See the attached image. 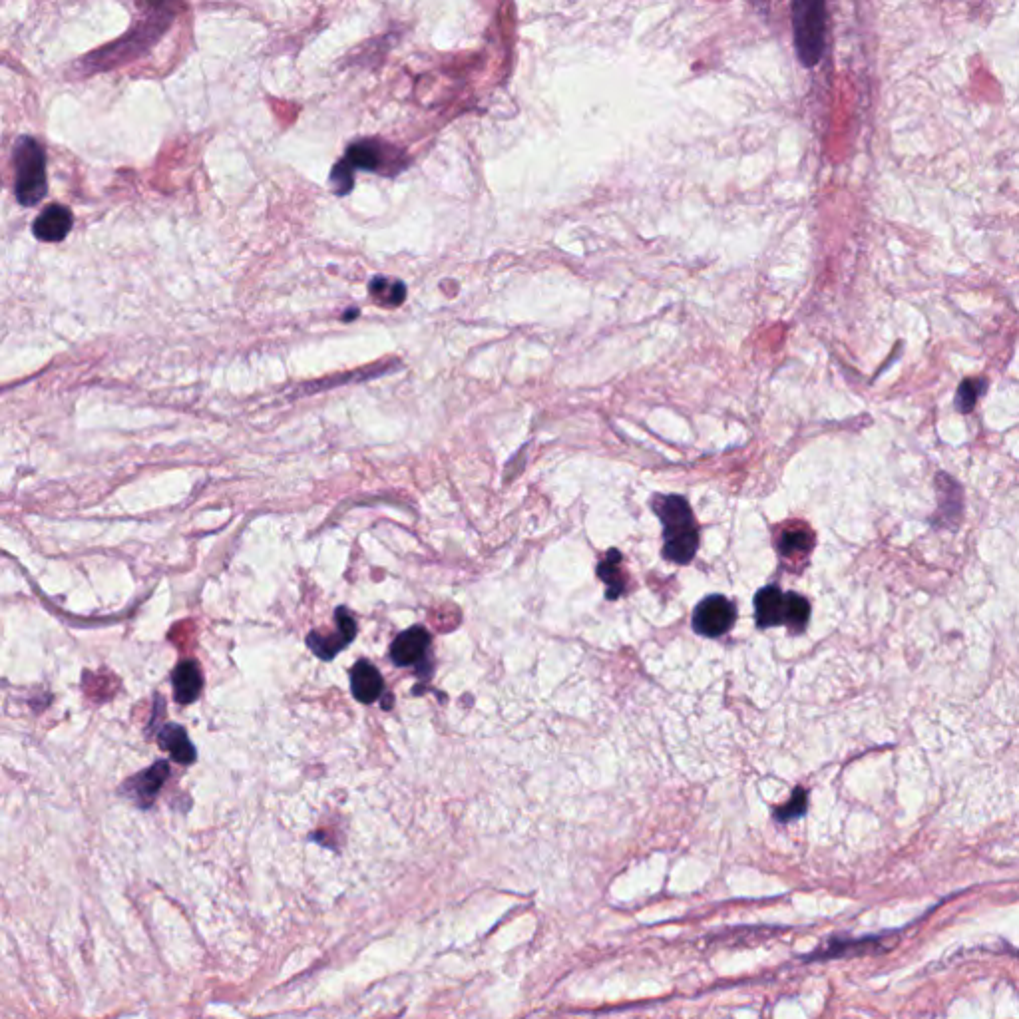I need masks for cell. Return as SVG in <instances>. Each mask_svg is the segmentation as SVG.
Segmentation results:
<instances>
[{
  "instance_id": "52a82bcc",
  "label": "cell",
  "mask_w": 1019,
  "mask_h": 1019,
  "mask_svg": "<svg viewBox=\"0 0 1019 1019\" xmlns=\"http://www.w3.org/2000/svg\"><path fill=\"white\" fill-rule=\"evenodd\" d=\"M428 645H430L428 631L424 627L416 625V627H410L407 631H403L395 639V643L391 647V657L399 667H408V665L418 663L426 655Z\"/></svg>"
},
{
  "instance_id": "4fadbf2b",
  "label": "cell",
  "mask_w": 1019,
  "mask_h": 1019,
  "mask_svg": "<svg viewBox=\"0 0 1019 1019\" xmlns=\"http://www.w3.org/2000/svg\"><path fill=\"white\" fill-rule=\"evenodd\" d=\"M158 739H160V745H162L166 751H170V753H172V757H174L178 763H182V765H190V763H194V759H196V749H194V745L190 743L188 733H186L182 727H178V725H168V727H164V729L160 731V737H158Z\"/></svg>"
},
{
  "instance_id": "7c38bea8",
  "label": "cell",
  "mask_w": 1019,
  "mask_h": 1019,
  "mask_svg": "<svg viewBox=\"0 0 1019 1019\" xmlns=\"http://www.w3.org/2000/svg\"><path fill=\"white\" fill-rule=\"evenodd\" d=\"M353 170H367L377 172L383 164V148L371 140H361L349 146L345 158H343Z\"/></svg>"
},
{
  "instance_id": "8992f818",
  "label": "cell",
  "mask_w": 1019,
  "mask_h": 1019,
  "mask_svg": "<svg viewBox=\"0 0 1019 1019\" xmlns=\"http://www.w3.org/2000/svg\"><path fill=\"white\" fill-rule=\"evenodd\" d=\"M72 223H74L72 211L66 205L54 204L46 207L36 217L32 231H34L36 239H40V241L58 243L70 233Z\"/></svg>"
},
{
  "instance_id": "6da1fadb",
  "label": "cell",
  "mask_w": 1019,
  "mask_h": 1019,
  "mask_svg": "<svg viewBox=\"0 0 1019 1019\" xmlns=\"http://www.w3.org/2000/svg\"><path fill=\"white\" fill-rule=\"evenodd\" d=\"M653 510L663 524V556L675 564H689L699 548V530L691 506L681 496H657Z\"/></svg>"
},
{
  "instance_id": "d6986e66",
  "label": "cell",
  "mask_w": 1019,
  "mask_h": 1019,
  "mask_svg": "<svg viewBox=\"0 0 1019 1019\" xmlns=\"http://www.w3.org/2000/svg\"><path fill=\"white\" fill-rule=\"evenodd\" d=\"M353 184H355L353 168H351L345 160H341V162L333 168V172H331V186H333L335 194H339V196L349 194V192L353 190Z\"/></svg>"
},
{
  "instance_id": "7a4b0ae2",
  "label": "cell",
  "mask_w": 1019,
  "mask_h": 1019,
  "mask_svg": "<svg viewBox=\"0 0 1019 1019\" xmlns=\"http://www.w3.org/2000/svg\"><path fill=\"white\" fill-rule=\"evenodd\" d=\"M12 164L16 174L14 196L18 204L24 207L40 204L48 192L46 154L42 146L30 136L18 138L12 150Z\"/></svg>"
},
{
  "instance_id": "ffe728a7",
  "label": "cell",
  "mask_w": 1019,
  "mask_h": 1019,
  "mask_svg": "<svg viewBox=\"0 0 1019 1019\" xmlns=\"http://www.w3.org/2000/svg\"><path fill=\"white\" fill-rule=\"evenodd\" d=\"M805 811H807V793L803 789H797L791 803L777 809L775 816L779 822H789V820H795V818L805 815Z\"/></svg>"
},
{
  "instance_id": "e0dca14e",
  "label": "cell",
  "mask_w": 1019,
  "mask_h": 1019,
  "mask_svg": "<svg viewBox=\"0 0 1019 1019\" xmlns=\"http://www.w3.org/2000/svg\"><path fill=\"white\" fill-rule=\"evenodd\" d=\"M619 562H621L619 552H617V550H612V552L608 554V560H606V562H602V566L598 568L600 578H602V580L610 586V592H608V598H610V600H617V596L625 590V586H623L621 578L617 576V572H619Z\"/></svg>"
},
{
  "instance_id": "8fae6325",
  "label": "cell",
  "mask_w": 1019,
  "mask_h": 1019,
  "mask_svg": "<svg viewBox=\"0 0 1019 1019\" xmlns=\"http://www.w3.org/2000/svg\"><path fill=\"white\" fill-rule=\"evenodd\" d=\"M202 687H204V679H202V671L198 667L196 661L192 659H186L182 661L176 671H174V697L178 703L182 705H188L192 701H196L202 693Z\"/></svg>"
},
{
  "instance_id": "ac0fdd59",
  "label": "cell",
  "mask_w": 1019,
  "mask_h": 1019,
  "mask_svg": "<svg viewBox=\"0 0 1019 1019\" xmlns=\"http://www.w3.org/2000/svg\"><path fill=\"white\" fill-rule=\"evenodd\" d=\"M379 283L383 287H379L375 281H373V295L377 301H381V305H401L407 297V289L401 281H389V279H383V277H377Z\"/></svg>"
},
{
  "instance_id": "ba28073f",
  "label": "cell",
  "mask_w": 1019,
  "mask_h": 1019,
  "mask_svg": "<svg viewBox=\"0 0 1019 1019\" xmlns=\"http://www.w3.org/2000/svg\"><path fill=\"white\" fill-rule=\"evenodd\" d=\"M755 613H757V625L761 629L785 625V621H787V594H783L775 586L763 588L755 596Z\"/></svg>"
},
{
  "instance_id": "3957f363",
  "label": "cell",
  "mask_w": 1019,
  "mask_h": 1019,
  "mask_svg": "<svg viewBox=\"0 0 1019 1019\" xmlns=\"http://www.w3.org/2000/svg\"><path fill=\"white\" fill-rule=\"evenodd\" d=\"M793 30L801 64L813 68L822 58L826 46V6L816 0L795 2Z\"/></svg>"
},
{
  "instance_id": "9c48e42d",
  "label": "cell",
  "mask_w": 1019,
  "mask_h": 1019,
  "mask_svg": "<svg viewBox=\"0 0 1019 1019\" xmlns=\"http://www.w3.org/2000/svg\"><path fill=\"white\" fill-rule=\"evenodd\" d=\"M385 689V681L375 665L361 659L351 669V691L361 703H375Z\"/></svg>"
},
{
  "instance_id": "5bb4252c",
  "label": "cell",
  "mask_w": 1019,
  "mask_h": 1019,
  "mask_svg": "<svg viewBox=\"0 0 1019 1019\" xmlns=\"http://www.w3.org/2000/svg\"><path fill=\"white\" fill-rule=\"evenodd\" d=\"M811 617V606L809 602L799 594H787V621L785 625L793 633H801Z\"/></svg>"
},
{
  "instance_id": "30bf717a",
  "label": "cell",
  "mask_w": 1019,
  "mask_h": 1019,
  "mask_svg": "<svg viewBox=\"0 0 1019 1019\" xmlns=\"http://www.w3.org/2000/svg\"><path fill=\"white\" fill-rule=\"evenodd\" d=\"M168 773H170V767L168 763H156L152 769L144 771L142 775H138L136 779H132L128 783V795L138 801L140 807H150L156 799V795L160 793V789L164 787L166 779H168Z\"/></svg>"
},
{
  "instance_id": "5b68a950",
  "label": "cell",
  "mask_w": 1019,
  "mask_h": 1019,
  "mask_svg": "<svg viewBox=\"0 0 1019 1019\" xmlns=\"http://www.w3.org/2000/svg\"><path fill=\"white\" fill-rule=\"evenodd\" d=\"M337 633L333 635H323V633H311L307 637V643L309 647L313 649L315 655H319L321 659H333L347 643H351L357 635V625H355V619L351 617V613H347L345 608H339L337 613Z\"/></svg>"
},
{
  "instance_id": "9a60e30c",
  "label": "cell",
  "mask_w": 1019,
  "mask_h": 1019,
  "mask_svg": "<svg viewBox=\"0 0 1019 1019\" xmlns=\"http://www.w3.org/2000/svg\"><path fill=\"white\" fill-rule=\"evenodd\" d=\"M988 391V381L986 379H966L960 387H958V395H956V407L962 412V414H968L970 410H974L978 399Z\"/></svg>"
},
{
  "instance_id": "277c9868",
  "label": "cell",
  "mask_w": 1019,
  "mask_h": 1019,
  "mask_svg": "<svg viewBox=\"0 0 1019 1019\" xmlns=\"http://www.w3.org/2000/svg\"><path fill=\"white\" fill-rule=\"evenodd\" d=\"M735 619L737 610L725 596H709L693 613V629L705 637H721L735 625Z\"/></svg>"
},
{
  "instance_id": "2e32d148",
  "label": "cell",
  "mask_w": 1019,
  "mask_h": 1019,
  "mask_svg": "<svg viewBox=\"0 0 1019 1019\" xmlns=\"http://www.w3.org/2000/svg\"><path fill=\"white\" fill-rule=\"evenodd\" d=\"M813 544H815L813 534L809 530H805V528H799V530L785 532L781 542H779V548H781L783 556H797V554L811 552Z\"/></svg>"
}]
</instances>
